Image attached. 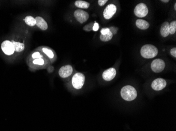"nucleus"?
<instances>
[{
	"instance_id": "nucleus-5",
	"label": "nucleus",
	"mask_w": 176,
	"mask_h": 131,
	"mask_svg": "<svg viewBox=\"0 0 176 131\" xmlns=\"http://www.w3.org/2000/svg\"><path fill=\"white\" fill-rule=\"evenodd\" d=\"M165 67V61L160 59H156L151 63L152 71L156 73H159L163 71Z\"/></svg>"
},
{
	"instance_id": "nucleus-19",
	"label": "nucleus",
	"mask_w": 176,
	"mask_h": 131,
	"mask_svg": "<svg viewBox=\"0 0 176 131\" xmlns=\"http://www.w3.org/2000/svg\"><path fill=\"white\" fill-rule=\"evenodd\" d=\"M24 21L27 25L30 26H34L35 25H36L35 19L31 16H27L24 19Z\"/></svg>"
},
{
	"instance_id": "nucleus-28",
	"label": "nucleus",
	"mask_w": 176,
	"mask_h": 131,
	"mask_svg": "<svg viewBox=\"0 0 176 131\" xmlns=\"http://www.w3.org/2000/svg\"><path fill=\"white\" fill-rule=\"evenodd\" d=\"M161 2H163V3H167L169 2V0H161Z\"/></svg>"
},
{
	"instance_id": "nucleus-11",
	"label": "nucleus",
	"mask_w": 176,
	"mask_h": 131,
	"mask_svg": "<svg viewBox=\"0 0 176 131\" xmlns=\"http://www.w3.org/2000/svg\"><path fill=\"white\" fill-rule=\"evenodd\" d=\"M72 72V67L71 65H65L60 69L59 74L61 78H65L70 76Z\"/></svg>"
},
{
	"instance_id": "nucleus-10",
	"label": "nucleus",
	"mask_w": 176,
	"mask_h": 131,
	"mask_svg": "<svg viewBox=\"0 0 176 131\" xmlns=\"http://www.w3.org/2000/svg\"><path fill=\"white\" fill-rule=\"evenodd\" d=\"M117 7L114 4H109L105 8L104 11V16L105 19H109L113 17L116 13Z\"/></svg>"
},
{
	"instance_id": "nucleus-29",
	"label": "nucleus",
	"mask_w": 176,
	"mask_h": 131,
	"mask_svg": "<svg viewBox=\"0 0 176 131\" xmlns=\"http://www.w3.org/2000/svg\"><path fill=\"white\" fill-rule=\"evenodd\" d=\"M174 10H176V3H175V4H174Z\"/></svg>"
},
{
	"instance_id": "nucleus-22",
	"label": "nucleus",
	"mask_w": 176,
	"mask_h": 131,
	"mask_svg": "<svg viewBox=\"0 0 176 131\" xmlns=\"http://www.w3.org/2000/svg\"><path fill=\"white\" fill-rule=\"evenodd\" d=\"M94 23L93 22L88 24L87 25H85L83 27V29L86 32H90L91 30L93 29V27H94Z\"/></svg>"
},
{
	"instance_id": "nucleus-17",
	"label": "nucleus",
	"mask_w": 176,
	"mask_h": 131,
	"mask_svg": "<svg viewBox=\"0 0 176 131\" xmlns=\"http://www.w3.org/2000/svg\"><path fill=\"white\" fill-rule=\"evenodd\" d=\"M75 5L76 6L77 8L86 9L90 6V3L84 1L78 0L75 2Z\"/></svg>"
},
{
	"instance_id": "nucleus-1",
	"label": "nucleus",
	"mask_w": 176,
	"mask_h": 131,
	"mask_svg": "<svg viewBox=\"0 0 176 131\" xmlns=\"http://www.w3.org/2000/svg\"><path fill=\"white\" fill-rule=\"evenodd\" d=\"M140 53L145 58L150 59L154 58L158 55V50L155 46L147 44L142 47Z\"/></svg>"
},
{
	"instance_id": "nucleus-15",
	"label": "nucleus",
	"mask_w": 176,
	"mask_h": 131,
	"mask_svg": "<svg viewBox=\"0 0 176 131\" xmlns=\"http://www.w3.org/2000/svg\"><path fill=\"white\" fill-rule=\"evenodd\" d=\"M160 34L163 37H166L169 34V24L166 22L163 23L160 28Z\"/></svg>"
},
{
	"instance_id": "nucleus-9",
	"label": "nucleus",
	"mask_w": 176,
	"mask_h": 131,
	"mask_svg": "<svg viewBox=\"0 0 176 131\" xmlns=\"http://www.w3.org/2000/svg\"><path fill=\"white\" fill-rule=\"evenodd\" d=\"M167 85L166 81L163 78H157L151 84V87L154 90L160 91L164 89Z\"/></svg>"
},
{
	"instance_id": "nucleus-12",
	"label": "nucleus",
	"mask_w": 176,
	"mask_h": 131,
	"mask_svg": "<svg viewBox=\"0 0 176 131\" xmlns=\"http://www.w3.org/2000/svg\"><path fill=\"white\" fill-rule=\"evenodd\" d=\"M116 74V69L113 68H110L104 71L102 74V78L105 81H111L115 78Z\"/></svg>"
},
{
	"instance_id": "nucleus-27",
	"label": "nucleus",
	"mask_w": 176,
	"mask_h": 131,
	"mask_svg": "<svg viewBox=\"0 0 176 131\" xmlns=\"http://www.w3.org/2000/svg\"><path fill=\"white\" fill-rule=\"evenodd\" d=\"M99 24H98L97 23H95L94 24V27H93V29L92 30L94 31V32H96L99 29Z\"/></svg>"
},
{
	"instance_id": "nucleus-23",
	"label": "nucleus",
	"mask_w": 176,
	"mask_h": 131,
	"mask_svg": "<svg viewBox=\"0 0 176 131\" xmlns=\"http://www.w3.org/2000/svg\"><path fill=\"white\" fill-rule=\"evenodd\" d=\"M109 32H110V30H109V29H108V28H104V29H102L101 30V35L107 34Z\"/></svg>"
},
{
	"instance_id": "nucleus-8",
	"label": "nucleus",
	"mask_w": 176,
	"mask_h": 131,
	"mask_svg": "<svg viewBox=\"0 0 176 131\" xmlns=\"http://www.w3.org/2000/svg\"><path fill=\"white\" fill-rule=\"evenodd\" d=\"M31 58L33 59L32 63L34 65L38 66H43L45 64V60L42 53L39 51H35L31 55Z\"/></svg>"
},
{
	"instance_id": "nucleus-18",
	"label": "nucleus",
	"mask_w": 176,
	"mask_h": 131,
	"mask_svg": "<svg viewBox=\"0 0 176 131\" xmlns=\"http://www.w3.org/2000/svg\"><path fill=\"white\" fill-rule=\"evenodd\" d=\"M42 51L43 53L47 56L50 59H53L54 57V54L53 51L51 49L47 47H43L42 48Z\"/></svg>"
},
{
	"instance_id": "nucleus-7",
	"label": "nucleus",
	"mask_w": 176,
	"mask_h": 131,
	"mask_svg": "<svg viewBox=\"0 0 176 131\" xmlns=\"http://www.w3.org/2000/svg\"><path fill=\"white\" fill-rule=\"evenodd\" d=\"M74 16L75 19L81 24L86 22L89 17V15L86 12L81 10H76L74 13Z\"/></svg>"
},
{
	"instance_id": "nucleus-25",
	"label": "nucleus",
	"mask_w": 176,
	"mask_h": 131,
	"mask_svg": "<svg viewBox=\"0 0 176 131\" xmlns=\"http://www.w3.org/2000/svg\"><path fill=\"white\" fill-rule=\"evenodd\" d=\"M109 30H110V32L112 34V35L116 34L117 33V29L115 28V27H111V28L109 29Z\"/></svg>"
},
{
	"instance_id": "nucleus-13",
	"label": "nucleus",
	"mask_w": 176,
	"mask_h": 131,
	"mask_svg": "<svg viewBox=\"0 0 176 131\" xmlns=\"http://www.w3.org/2000/svg\"><path fill=\"white\" fill-rule=\"evenodd\" d=\"M36 21V25L37 26L39 27L42 30H46L48 29V24L46 21L44 20V19L40 16H37L35 18Z\"/></svg>"
},
{
	"instance_id": "nucleus-6",
	"label": "nucleus",
	"mask_w": 176,
	"mask_h": 131,
	"mask_svg": "<svg viewBox=\"0 0 176 131\" xmlns=\"http://www.w3.org/2000/svg\"><path fill=\"white\" fill-rule=\"evenodd\" d=\"M2 51L6 55H11L13 54L15 49L11 41L5 40L1 44Z\"/></svg>"
},
{
	"instance_id": "nucleus-14",
	"label": "nucleus",
	"mask_w": 176,
	"mask_h": 131,
	"mask_svg": "<svg viewBox=\"0 0 176 131\" xmlns=\"http://www.w3.org/2000/svg\"><path fill=\"white\" fill-rule=\"evenodd\" d=\"M136 26L138 29L145 30L149 27V23L148 22L142 19H138L136 21Z\"/></svg>"
},
{
	"instance_id": "nucleus-20",
	"label": "nucleus",
	"mask_w": 176,
	"mask_h": 131,
	"mask_svg": "<svg viewBox=\"0 0 176 131\" xmlns=\"http://www.w3.org/2000/svg\"><path fill=\"white\" fill-rule=\"evenodd\" d=\"M112 37H113V35L110 32L107 34H101V35L100 36V40H101V41L108 42V41L111 40L112 38Z\"/></svg>"
},
{
	"instance_id": "nucleus-2",
	"label": "nucleus",
	"mask_w": 176,
	"mask_h": 131,
	"mask_svg": "<svg viewBox=\"0 0 176 131\" xmlns=\"http://www.w3.org/2000/svg\"><path fill=\"white\" fill-rule=\"evenodd\" d=\"M121 95L125 100L131 101L137 98V92L135 88L132 86H126L121 90Z\"/></svg>"
},
{
	"instance_id": "nucleus-21",
	"label": "nucleus",
	"mask_w": 176,
	"mask_h": 131,
	"mask_svg": "<svg viewBox=\"0 0 176 131\" xmlns=\"http://www.w3.org/2000/svg\"><path fill=\"white\" fill-rule=\"evenodd\" d=\"M176 31V21H172L169 24V34H174Z\"/></svg>"
},
{
	"instance_id": "nucleus-4",
	"label": "nucleus",
	"mask_w": 176,
	"mask_h": 131,
	"mask_svg": "<svg viewBox=\"0 0 176 131\" xmlns=\"http://www.w3.org/2000/svg\"><path fill=\"white\" fill-rule=\"evenodd\" d=\"M134 14L138 17H144L148 13V9L144 3H139L136 6L134 10Z\"/></svg>"
},
{
	"instance_id": "nucleus-26",
	"label": "nucleus",
	"mask_w": 176,
	"mask_h": 131,
	"mask_svg": "<svg viewBox=\"0 0 176 131\" xmlns=\"http://www.w3.org/2000/svg\"><path fill=\"white\" fill-rule=\"evenodd\" d=\"M171 55L174 56V57H176V48H173L170 50Z\"/></svg>"
},
{
	"instance_id": "nucleus-3",
	"label": "nucleus",
	"mask_w": 176,
	"mask_h": 131,
	"mask_svg": "<svg viewBox=\"0 0 176 131\" xmlns=\"http://www.w3.org/2000/svg\"><path fill=\"white\" fill-rule=\"evenodd\" d=\"M85 82V76L84 74L78 72L73 76L72 84L73 87L76 89H80L82 87Z\"/></svg>"
},
{
	"instance_id": "nucleus-24",
	"label": "nucleus",
	"mask_w": 176,
	"mask_h": 131,
	"mask_svg": "<svg viewBox=\"0 0 176 131\" xmlns=\"http://www.w3.org/2000/svg\"><path fill=\"white\" fill-rule=\"evenodd\" d=\"M108 2V0H99L98 1V4L100 6H104L105 3Z\"/></svg>"
},
{
	"instance_id": "nucleus-16",
	"label": "nucleus",
	"mask_w": 176,
	"mask_h": 131,
	"mask_svg": "<svg viewBox=\"0 0 176 131\" xmlns=\"http://www.w3.org/2000/svg\"><path fill=\"white\" fill-rule=\"evenodd\" d=\"M12 43L15 49V51L16 52H21L23 51L25 48V45L23 43H21L20 42H15L14 40H12Z\"/></svg>"
}]
</instances>
